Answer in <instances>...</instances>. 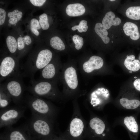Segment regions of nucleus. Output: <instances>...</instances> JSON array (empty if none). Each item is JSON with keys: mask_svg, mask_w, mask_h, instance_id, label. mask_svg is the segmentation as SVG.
Here are the masks:
<instances>
[{"mask_svg": "<svg viewBox=\"0 0 140 140\" xmlns=\"http://www.w3.org/2000/svg\"><path fill=\"white\" fill-rule=\"evenodd\" d=\"M26 102L32 115L46 118L54 123L59 109L51 102L32 95L27 97Z\"/></svg>", "mask_w": 140, "mask_h": 140, "instance_id": "obj_1", "label": "nucleus"}, {"mask_svg": "<svg viewBox=\"0 0 140 140\" xmlns=\"http://www.w3.org/2000/svg\"><path fill=\"white\" fill-rule=\"evenodd\" d=\"M30 83L31 85L26 89L34 96L58 102L64 99L55 82L39 79L36 80L33 79L31 80Z\"/></svg>", "mask_w": 140, "mask_h": 140, "instance_id": "obj_2", "label": "nucleus"}, {"mask_svg": "<svg viewBox=\"0 0 140 140\" xmlns=\"http://www.w3.org/2000/svg\"><path fill=\"white\" fill-rule=\"evenodd\" d=\"M54 123L46 118L32 115L27 124L33 140H51Z\"/></svg>", "mask_w": 140, "mask_h": 140, "instance_id": "obj_3", "label": "nucleus"}, {"mask_svg": "<svg viewBox=\"0 0 140 140\" xmlns=\"http://www.w3.org/2000/svg\"><path fill=\"white\" fill-rule=\"evenodd\" d=\"M52 53L49 50L44 49L40 50L35 56L32 57L25 64L22 75L33 79L35 73L47 65L52 60Z\"/></svg>", "mask_w": 140, "mask_h": 140, "instance_id": "obj_4", "label": "nucleus"}, {"mask_svg": "<svg viewBox=\"0 0 140 140\" xmlns=\"http://www.w3.org/2000/svg\"><path fill=\"white\" fill-rule=\"evenodd\" d=\"M22 75L8 78L1 83L16 105H21L23 95L26 89L22 79Z\"/></svg>", "mask_w": 140, "mask_h": 140, "instance_id": "obj_5", "label": "nucleus"}, {"mask_svg": "<svg viewBox=\"0 0 140 140\" xmlns=\"http://www.w3.org/2000/svg\"><path fill=\"white\" fill-rule=\"evenodd\" d=\"M26 108L25 107L21 105H16L0 110V128L12 127L24 116Z\"/></svg>", "mask_w": 140, "mask_h": 140, "instance_id": "obj_6", "label": "nucleus"}, {"mask_svg": "<svg viewBox=\"0 0 140 140\" xmlns=\"http://www.w3.org/2000/svg\"><path fill=\"white\" fill-rule=\"evenodd\" d=\"M73 115L67 131L72 137L76 138L80 136L85 132L87 124L81 114L79 106L75 100L73 101Z\"/></svg>", "mask_w": 140, "mask_h": 140, "instance_id": "obj_7", "label": "nucleus"}, {"mask_svg": "<svg viewBox=\"0 0 140 140\" xmlns=\"http://www.w3.org/2000/svg\"><path fill=\"white\" fill-rule=\"evenodd\" d=\"M64 78L67 88L62 93L64 99L76 97L78 94L77 90L78 80L75 68L72 66L67 67L64 72Z\"/></svg>", "mask_w": 140, "mask_h": 140, "instance_id": "obj_8", "label": "nucleus"}, {"mask_svg": "<svg viewBox=\"0 0 140 140\" xmlns=\"http://www.w3.org/2000/svg\"><path fill=\"white\" fill-rule=\"evenodd\" d=\"M18 59L6 56L1 59L0 63V82L7 79L21 75Z\"/></svg>", "mask_w": 140, "mask_h": 140, "instance_id": "obj_9", "label": "nucleus"}, {"mask_svg": "<svg viewBox=\"0 0 140 140\" xmlns=\"http://www.w3.org/2000/svg\"><path fill=\"white\" fill-rule=\"evenodd\" d=\"M0 140H33L27 124L22 126L13 128H6L0 135Z\"/></svg>", "mask_w": 140, "mask_h": 140, "instance_id": "obj_10", "label": "nucleus"}, {"mask_svg": "<svg viewBox=\"0 0 140 140\" xmlns=\"http://www.w3.org/2000/svg\"><path fill=\"white\" fill-rule=\"evenodd\" d=\"M60 63L52 60L41 70L39 79L50 81L56 82L58 79Z\"/></svg>", "mask_w": 140, "mask_h": 140, "instance_id": "obj_11", "label": "nucleus"}, {"mask_svg": "<svg viewBox=\"0 0 140 140\" xmlns=\"http://www.w3.org/2000/svg\"><path fill=\"white\" fill-rule=\"evenodd\" d=\"M106 126L104 122L100 118L94 117L90 120L86 129H89L96 135L104 136Z\"/></svg>", "mask_w": 140, "mask_h": 140, "instance_id": "obj_12", "label": "nucleus"}, {"mask_svg": "<svg viewBox=\"0 0 140 140\" xmlns=\"http://www.w3.org/2000/svg\"><path fill=\"white\" fill-rule=\"evenodd\" d=\"M103 64V61L101 57L93 55L88 60L83 63L82 68L85 72L89 73L94 70L101 68Z\"/></svg>", "mask_w": 140, "mask_h": 140, "instance_id": "obj_13", "label": "nucleus"}, {"mask_svg": "<svg viewBox=\"0 0 140 140\" xmlns=\"http://www.w3.org/2000/svg\"><path fill=\"white\" fill-rule=\"evenodd\" d=\"M109 93L108 90L104 88L100 89L91 94L90 103L93 107L101 105L108 97Z\"/></svg>", "mask_w": 140, "mask_h": 140, "instance_id": "obj_14", "label": "nucleus"}, {"mask_svg": "<svg viewBox=\"0 0 140 140\" xmlns=\"http://www.w3.org/2000/svg\"><path fill=\"white\" fill-rule=\"evenodd\" d=\"M123 29L125 34L130 36L132 39L136 40L139 38L140 34L138 28L134 23L130 22H127L124 25Z\"/></svg>", "mask_w": 140, "mask_h": 140, "instance_id": "obj_15", "label": "nucleus"}, {"mask_svg": "<svg viewBox=\"0 0 140 140\" xmlns=\"http://www.w3.org/2000/svg\"><path fill=\"white\" fill-rule=\"evenodd\" d=\"M115 16L114 13L111 11L106 14L103 19L102 24L106 30L109 29L112 25L117 26L120 24L121 19Z\"/></svg>", "mask_w": 140, "mask_h": 140, "instance_id": "obj_16", "label": "nucleus"}, {"mask_svg": "<svg viewBox=\"0 0 140 140\" xmlns=\"http://www.w3.org/2000/svg\"><path fill=\"white\" fill-rule=\"evenodd\" d=\"M66 11L68 16L76 17L83 15L85 12V9L82 4L76 3L68 5L66 7Z\"/></svg>", "mask_w": 140, "mask_h": 140, "instance_id": "obj_17", "label": "nucleus"}, {"mask_svg": "<svg viewBox=\"0 0 140 140\" xmlns=\"http://www.w3.org/2000/svg\"><path fill=\"white\" fill-rule=\"evenodd\" d=\"M134 55H127L124 60V64L129 70L136 72L140 69V62L137 59H135Z\"/></svg>", "mask_w": 140, "mask_h": 140, "instance_id": "obj_18", "label": "nucleus"}, {"mask_svg": "<svg viewBox=\"0 0 140 140\" xmlns=\"http://www.w3.org/2000/svg\"><path fill=\"white\" fill-rule=\"evenodd\" d=\"M0 110L5 108L9 106L12 101L11 98L1 83L0 86Z\"/></svg>", "mask_w": 140, "mask_h": 140, "instance_id": "obj_19", "label": "nucleus"}, {"mask_svg": "<svg viewBox=\"0 0 140 140\" xmlns=\"http://www.w3.org/2000/svg\"><path fill=\"white\" fill-rule=\"evenodd\" d=\"M94 30L96 33L101 38L104 44L109 43L110 38L107 36L108 32L102 24L97 23L95 25Z\"/></svg>", "mask_w": 140, "mask_h": 140, "instance_id": "obj_20", "label": "nucleus"}, {"mask_svg": "<svg viewBox=\"0 0 140 140\" xmlns=\"http://www.w3.org/2000/svg\"><path fill=\"white\" fill-rule=\"evenodd\" d=\"M124 123L128 130L133 134H137L138 131V124L132 116H126L124 120Z\"/></svg>", "mask_w": 140, "mask_h": 140, "instance_id": "obj_21", "label": "nucleus"}, {"mask_svg": "<svg viewBox=\"0 0 140 140\" xmlns=\"http://www.w3.org/2000/svg\"><path fill=\"white\" fill-rule=\"evenodd\" d=\"M121 105L124 108L129 110L136 109L140 105V101L137 99L129 100L125 98H122L120 100Z\"/></svg>", "mask_w": 140, "mask_h": 140, "instance_id": "obj_22", "label": "nucleus"}, {"mask_svg": "<svg viewBox=\"0 0 140 140\" xmlns=\"http://www.w3.org/2000/svg\"><path fill=\"white\" fill-rule=\"evenodd\" d=\"M125 14L129 18L135 20L140 19V6H131L126 10Z\"/></svg>", "mask_w": 140, "mask_h": 140, "instance_id": "obj_23", "label": "nucleus"}, {"mask_svg": "<svg viewBox=\"0 0 140 140\" xmlns=\"http://www.w3.org/2000/svg\"><path fill=\"white\" fill-rule=\"evenodd\" d=\"M50 43L52 48L57 50L61 51L65 49V45L63 42L58 37L54 36L51 38Z\"/></svg>", "mask_w": 140, "mask_h": 140, "instance_id": "obj_24", "label": "nucleus"}, {"mask_svg": "<svg viewBox=\"0 0 140 140\" xmlns=\"http://www.w3.org/2000/svg\"><path fill=\"white\" fill-rule=\"evenodd\" d=\"M6 45L9 52L12 54L16 52L17 49V43L13 36H8L6 39Z\"/></svg>", "mask_w": 140, "mask_h": 140, "instance_id": "obj_25", "label": "nucleus"}, {"mask_svg": "<svg viewBox=\"0 0 140 140\" xmlns=\"http://www.w3.org/2000/svg\"><path fill=\"white\" fill-rule=\"evenodd\" d=\"M39 22L41 27L44 30L47 29L49 25L48 22L47 15L45 13H43L39 16Z\"/></svg>", "mask_w": 140, "mask_h": 140, "instance_id": "obj_26", "label": "nucleus"}, {"mask_svg": "<svg viewBox=\"0 0 140 140\" xmlns=\"http://www.w3.org/2000/svg\"><path fill=\"white\" fill-rule=\"evenodd\" d=\"M87 22L84 20H82L79 23L78 25H75L71 28L73 31L77 29L80 32H86L88 29Z\"/></svg>", "mask_w": 140, "mask_h": 140, "instance_id": "obj_27", "label": "nucleus"}, {"mask_svg": "<svg viewBox=\"0 0 140 140\" xmlns=\"http://www.w3.org/2000/svg\"><path fill=\"white\" fill-rule=\"evenodd\" d=\"M19 11L16 9L13 11L8 12V16L9 18V23L11 25H15L18 22L17 19V15Z\"/></svg>", "mask_w": 140, "mask_h": 140, "instance_id": "obj_28", "label": "nucleus"}, {"mask_svg": "<svg viewBox=\"0 0 140 140\" xmlns=\"http://www.w3.org/2000/svg\"><path fill=\"white\" fill-rule=\"evenodd\" d=\"M72 39L75 45V48L77 50L81 49L83 44V40L81 37L77 34L73 36Z\"/></svg>", "mask_w": 140, "mask_h": 140, "instance_id": "obj_29", "label": "nucleus"}, {"mask_svg": "<svg viewBox=\"0 0 140 140\" xmlns=\"http://www.w3.org/2000/svg\"><path fill=\"white\" fill-rule=\"evenodd\" d=\"M17 49L19 51H22L25 48V45L24 42L23 38L19 37L17 39Z\"/></svg>", "mask_w": 140, "mask_h": 140, "instance_id": "obj_30", "label": "nucleus"}, {"mask_svg": "<svg viewBox=\"0 0 140 140\" xmlns=\"http://www.w3.org/2000/svg\"><path fill=\"white\" fill-rule=\"evenodd\" d=\"M30 26V29H34L38 30L41 28L39 21L35 18H33L31 20Z\"/></svg>", "mask_w": 140, "mask_h": 140, "instance_id": "obj_31", "label": "nucleus"}, {"mask_svg": "<svg viewBox=\"0 0 140 140\" xmlns=\"http://www.w3.org/2000/svg\"><path fill=\"white\" fill-rule=\"evenodd\" d=\"M6 12L5 10L0 8V25H3L4 23L5 19Z\"/></svg>", "mask_w": 140, "mask_h": 140, "instance_id": "obj_32", "label": "nucleus"}, {"mask_svg": "<svg viewBox=\"0 0 140 140\" xmlns=\"http://www.w3.org/2000/svg\"><path fill=\"white\" fill-rule=\"evenodd\" d=\"M30 1L34 6H40L43 5L46 1L45 0H30Z\"/></svg>", "mask_w": 140, "mask_h": 140, "instance_id": "obj_33", "label": "nucleus"}, {"mask_svg": "<svg viewBox=\"0 0 140 140\" xmlns=\"http://www.w3.org/2000/svg\"><path fill=\"white\" fill-rule=\"evenodd\" d=\"M23 38L25 45L29 46L31 44L32 41L30 36L28 35H26Z\"/></svg>", "mask_w": 140, "mask_h": 140, "instance_id": "obj_34", "label": "nucleus"}, {"mask_svg": "<svg viewBox=\"0 0 140 140\" xmlns=\"http://www.w3.org/2000/svg\"><path fill=\"white\" fill-rule=\"evenodd\" d=\"M133 85L135 89L140 92V79H136L134 82Z\"/></svg>", "mask_w": 140, "mask_h": 140, "instance_id": "obj_35", "label": "nucleus"}, {"mask_svg": "<svg viewBox=\"0 0 140 140\" xmlns=\"http://www.w3.org/2000/svg\"><path fill=\"white\" fill-rule=\"evenodd\" d=\"M32 32L36 36L39 35V33L37 30L34 29H31Z\"/></svg>", "mask_w": 140, "mask_h": 140, "instance_id": "obj_36", "label": "nucleus"}, {"mask_svg": "<svg viewBox=\"0 0 140 140\" xmlns=\"http://www.w3.org/2000/svg\"><path fill=\"white\" fill-rule=\"evenodd\" d=\"M109 1H115V0H110Z\"/></svg>", "mask_w": 140, "mask_h": 140, "instance_id": "obj_37", "label": "nucleus"}, {"mask_svg": "<svg viewBox=\"0 0 140 140\" xmlns=\"http://www.w3.org/2000/svg\"><path fill=\"white\" fill-rule=\"evenodd\" d=\"M52 140H54L53 139ZM54 140H55V139ZM57 140H62V139H59V140L57 139Z\"/></svg>", "mask_w": 140, "mask_h": 140, "instance_id": "obj_38", "label": "nucleus"}]
</instances>
